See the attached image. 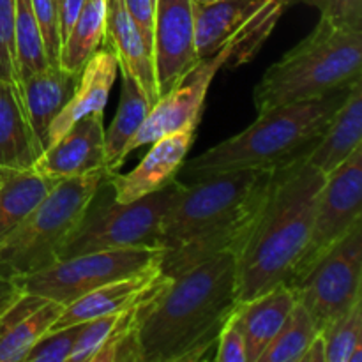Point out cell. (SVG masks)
<instances>
[{"instance_id": "cell-20", "label": "cell", "mask_w": 362, "mask_h": 362, "mask_svg": "<svg viewBox=\"0 0 362 362\" xmlns=\"http://www.w3.org/2000/svg\"><path fill=\"white\" fill-rule=\"evenodd\" d=\"M78 80L80 73H71L60 66H46L20 83L25 112L42 151L48 147L52 122L71 99Z\"/></svg>"}, {"instance_id": "cell-9", "label": "cell", "mask_w": 362, "mask_h": 362, "mask_svg": "<svg viewBox=\"0 0 362 362\" xmlns=\"http://www.w3.org/2000/svg\"><path fill=\"white\" fill-rule=\"evenodd\" d=\"M161 247H129V250L94 251L52 264L42 271L16 279L25 293L71 304L113 279L140 272L161 264Z\"/></svg>"}, {"instance_id": "cell-27", "label": "cell", "mask_w": 362, "mask_h": 362, "mask_svg": "<svg viewBox=\"0 0 362 362\" xmlns=\"http://www.w3.org/2000/svg\"><path fill=\"white\" fill-rule=\"evenodd\" d=\"M14 60L18 87L25 78L45 69L48 64L41 28L35 20L30 0H16L14 11Z\"/></svg>"}, {"instance_id": "cell-8", "label": "cell", "mask_w": 362, "mask_h": 362, "mask_svg": "<svg viewBox=\"0 0 362 362\" xmlns=\"http://www.w3.org/2000/svg\"><path fill=\"white\" fill-rule=\"evenodd\" d=\"M180 189L182 182L175 179L154 193L120 204L105 177L60 250L59 260L94 251L161 247V219Z\"/></svg>"}, {"instance_id": "cell-37", "label": "cell", "mask_w": 362, "mask_h": 362, "mask_svg": "<svg viewBox=\"0 0 362 362\" xmlns=\"http://www.w3.org/2000/svg\"><path fill=\"white\" fill-rule=\"evenodd\" d=\"M124 2H126V7L131 13V16H133V20L136 21L138 28H140L141 34H144L145 41H147L152 48L156 2L154 0H124Z\"/></svg>"}, {"instance_id": "cell-3", "label": "cell", "mask_w": 362, "mask_h": 362, "mask_svg": "<svg viewBox=\"0 0 362 362\" xmlns=\"http://www.w3.org/2000/svg\"><path fill=\"white\" fill-rule=\"evenodd\" d=\"M325 175L306 154L274 170L257 223L237 255V299H253L288 285L300 260Z\"/></svg>"}, {"instance_id": "cell-22", "label": "cell", "mask_w": 362, "mask_h": 362, "mask_svg": "<svg viewBox=\"0 0 362 362\" xmlns=\"http://www.w3.org/2000/svg\"><path fill=\"white\" fill-rule=\"evenodd\" d=\"M41 154L20 87L14 81L0 80V166L32 168Z\"/></svg>"}, {"instance_id": "cell-25", "label": "cell", "mask_w": 362, "mask_h": 362, "mask_svg": "<svg viewBox=\"0 0 362 362\" xmlns=\"http://www.w3.org/2000/svg\"><path fill=\"white\" fill-rule=\"evenodd\" d=\"M120 71V69H119ZM122 73V88H120L119 108L110 124L108 131H105V170L106 175L119 172L122 161V151L127 141L134 136L145 117L151 112L152 105L145 95L144 88L127 71Z\"/></svg>"}, {"instance_id": "cell-2", "label": "cell", "mask_w": 362, "mask_h": 362, "mask_svg": "<svg viewBox=\"0 0 362 362\" xmlns=\"http://www.w3.org/2000/svg\"><path fill=\"white\" fill-rule=\"evenodd\" d=\"M237 299V253L223 251L173 276L136 306L141 362L207 357Z\"/></svg>"}, {"instance_id": "cell-26", "label": "cell", "mask_w": 362, "mask_h": 362, "mask_svg": "<svg viewBox=\"0 0 362 362\" xmlns=\"http://www.w3.org/2000/svg\"><path fill=\"white\" fill-rule=\"evenodd\" d=\"M105 42V0H85L76 21L62 41L59 66L80 73Z\"/></svg>"}, {"instance_id": "cell-6", "label": "cell", "mask_w": 362, "mask_h": 362, "mask_svg": "<svg viewBox=\"0 0 362 362\" xmlns=\"http://www.w3.org/2000/svg\"><path fill=\"white\" fill-rule=\"evenodd\" d=\"M286 7L288 6L285 0H267L218 52L198 59V62L177 81L175 87L161 95L152 106L140 129L124 147L122 161H126L131 152L144 145H151L165 134L187 127L197 129L205 112V99L216 74L223 67H239L253 60L272 34Z\"/></svg>"}, {"instance_id": "cell-30", "label": "cell", "mask_w": 362, "mask_h": 362, "mask_svg": "<svg viewBox=\"0 0 362 362\" xmlns=\"http://www.w3.org/2000/svg\"><path fill=\"white\" fill-rule=\"evenodd\" d=\"M90 362H141V346L136 327V308L124 311L101 349Z\"/></svg>"}, {"instance_id": "cell-10", "label": "cell", "mask_w": 362, "mask_h": 362, "mask_svg": "<svg viewBox=\"0 0 362 362\" xmlns=\"http://www.w3.org/2000/svg\"><path fill=\"white\" fill-rule=\"evenodd\" d=\"M361 278L362 221L290 286L296 290L297 303L306 308L320 331L362 299Z\"/></svg>"}, {"instance_id": "cell-15", "label": "cell", "mask_w": 362, "mask_h": 362, "mask_svg": "<svg viewBox=\"0 0 362 362\" xmlns=\"http://www.w3.org/2000/svg\"><path fill=\"white\" fill-rule=\"evenodd\" d=\"M103 115H87L49 145L32 168L52 182L105 168Z\"/></svg>"}, {"instance_id": "cell-40", "label": "cell", "mask_w": 362, "mask_h": 362, "mask_svg": "<svg viewBox=\"0 0 362 362\" xmlns=\"http://www.w3.org/2000/svg\"><path fill=\"white\" fill-rule=\"evenodd\" d=\"M299 362H325V343L320 332L315 336V339L310 343V346L304 350Z\"/></svg>"}, {"instance_id": "cell-44", "label": "cell", "mask_w": 362, "mask_h": 362, "mask_svg": "<svg viewBox=\"0 0 362 362\" xmlns=\"http://www.w3.org/2000/svg\"><path fill=\"white\" fill-rule=\"evenodd\" d=\"M154 2H156V0H154Z\"/></svg>"}, {"instance_id": "cell-28", "label": "cell", "mask_w": 362, "mask_h": 362, "mask_svg": "<svg viewBox=\"0 0 362 362\" xmlns=\"http://www.w3.org/2000/svg\"><path fill=\"white\" fill-rule=\"evenodd\" d=\"M317 334L318 327L311 315L297 303L258 362H299Z\"/></svg>"}, {"instance_id": "cell-1", "label": "cell", "mask_w": 362, "mask_h": 362, "mask_svg": "<svg viewBox=\"0 0 362 362\" xmlns=\"http://www.w3.org/2000/svg\"><path fill=\"white\" fill-rule=\"evenodd\" d=\"M272 173L240 168L182 182L159 226L161 271L173 278L223 251L239 255L264 207Z\"/></svg>"}, {"instance_id": "cell-41", "label": "cell", "mask_w": 362, "mask_h": 362, "mask_svg": "<svg viewBox=\"0 0 362 362\" xmlns=\"http://www.w3.org/2000/svg\"><path fill=\"white\" fill-rule=\"evenodd\" d=\"M325 2H327V0H285L286 6H292V4H308V6L318 7V9H322Z\"/></svg>"}, {"instance_id": "cell-14", "label": "cell", "mask_w": 362, "mask_h": 362, "mask_svg": "<svg viewBox=\"0 0 362 362\" xmlns=\"http://www.w3.org/2000/svg\"><path fill=\"white\" fill-rule=\"evenodd\" d=\"M166 279L168 276L161 271V264L151 265L126 278L113 279L67 304L49 331L83 324L98 317L122 313L131 308H136L138 304L154 296L165 285Z\"/></svg>"}, {"instance_id": "cell-21", "label": "cell", "mask_w": 362, "mask_h": 362, "mask_svg": "<svg viewBox=\"0 0 362 362\" xmlns=\"http://www.w3.org/2000/svg\"><path fill=\"white\" fill-rule=\"evenodd\" d=\"M362 147V83L357 80L349 95L336 110L317 145L306 154V161L327 175Z\"/></svg>"}, {"instance_id": "cell-11", "label": "cell", "mask_w": 362, "mask_h": 362, "mask_svg": "<svg viewBox=\"0 0 362 362\" xmlns=\"http://www.w3.org/2000/svg\"><path fill=\"white\" fill-rule=\"evenodd\" d=\"M362 221V147L325 175L317 198L310 239L288 285L299 281L318 258Z\"/></svg>"}, {"instance_id": "cell-7", "label": "cell", "mask_w": 362, "mask_h": 362, "mask_svg": "<svg viewBox=\"0 0 362 362\" xmlns=\"http://www.w3.org/2000/svg\"><path fill=\"white\" fill-rule=\"evenodd\" d=\"M105 177L106 170L99 168L53 184L37 207L0 240V274L21 279L59 262L60 250Z\"/></svg>"}, {"instance_id": "cell-5", "label": "cell", "mask_w": 362, "mask_h": 362, "mask_svg": "<svg viewBox=\"0 0 362 362\" xmlns=\"http://www.w3.org/2000/svg\"><path fill=\"white\" fill-rule=\"evenodd\" d=\"M362 30L320 18L299 45L272 64L253 90L257 113L290 103L320 98L361 80Z\"/></svg>"}, {"instance_id": "cell-19", "label": "cell", "mask_w": 362, "mask_h": 362, "mask_svg": "<svg viewBox=\"0 0 362 362\" xmlns=\"http://www.w3.org/2000/svg\"><path fill=\"white\" fill-rule=\"evenodd\" d=\"M297 304L290 285H278L246 303H239L233 315L246 343L247 362H258Z\"/></svg>"}, {"instance_id": "cell-17", "label": "cell", "mask_w": 362, "mask_h": 362, "mask_svg": "<svg viewBox=\"0 0 362 362\" xmlns=\"http://www.w3.org/2000/svg\"><path fill=\"white\" fill-rule=\"evenodd\" d=\"M117 74H119V59L108 46L98 49L85 62L73 95L52 122L48 133V147L83 117L105 115L106 103H108L110 90L115 83Z\"/></svg>"}, {"instance_id": "cell-16", "label": "cell", "mask_w": 362, "mask_h": 362, "mask_svg": "<svg viewBox=\"0 0 362 362\" xmlns=\"http://www.w3.org/2000/svg\"><path fill=\"white\" fill-rule=\"evenodd\" d=\"M105 42L115 52L119 69L127 71L154 106L159 99L152 48L124 0H105Z\"/></svg>"}, {"instance_id": "cell-23", "label": "cell", "mask_w": 362, "mask_h": 362, "mask_svg": "<svg viewBox=\"0 0 362 362\" xmlns=\"http://www.w3.org/2000/svg\"><path fill=\"white\" fill-rule=\"evenodd\" d=\"M267 0H219L194 7V46L198 59L218 52Z\"/></svg>"}, {"instance_id": "cell-31", "label": "cell", "mask_w": 362, "mask_h": 362, "mask_svg": "<svg viewBox=\"0 0 362 362\" xmlns=\"http://www.w3.org/2000/svg\"><path fill=\"white\" fill-rule=\"evenodd\" d=\"M81 325H69V327L49 331L32 346L25 362H69L71 352L74 349Z\"/></svg>"}, {"instance_id": "cell-43", "label": "cell", "mask_w": 362, "mask_h": 362, "mask_svg": "<svg viewBox=\"0 0 362 362\" xmlns=\"http://www.w3.org/2000/svg\"><path fill=\"white\" fill-rule=\"evenodd\" d=\"M59 4H60V0H57V6H59Z\"/></svg>"}, {"instance_id": "cell-36", "label": "cell", "mask_w": 362, "mask_h": 362, "mask_svg": "<svg viewBox=\"0 0 362 362\" xmlns=\"http://www.w3.org/2000/svg\"><path fill=\"white\" fill-rule=\"evenodd\" d=\"M320 18L350 30H362V0H327Z\"/></svg>"}, {"instance_id": "cell-12", "label": "cell", "mask_w": 362, "mask_h": 362, "mask_svg": "<svg viewBox=\"0 0 362 362\" xmlns=\"http://www.w3.org/2000/svg\"><path fill=\"white\" fill-rule=\"evenodd\" d=\"M152 57L161 98L198 62L191 0H156Z\"/></svg>"}, {"instance_id": "cell-32", "label": "cell", "mask_w": 362, "mask_h": 362, "mask_svg": "<svg viewBox=\"0 0 362 362\" xmlns=\"http://www.w3.org/2000/svg\"><path fill=\"white\" fill-rule=\"evenodd\" d=\"M122 313L105 315V317H98L94 320L83 322L80 336H78L73 352H71L69 362H90L92 356L101 349V345L108 338L110 332L113 331V327L117 325Z\"/></svg>"}, {"instance_id": "cell-35", "label": "cell", "mask_w": 362, "mask_h": 362, "mask_svg": "<svg viewBox=\"0 0 362 362\" xmlns=\"http://www.w3.org/2000/svg\"><path fill=\"white\" fill-rule=\"evenodd\" d=\"M218 362H247L246 343L243 332L235 322V315H230L228 320L223 325L221 332L216 341V356Z\"/></svg>"}, {"instance_id": "cell-38", "label": "cell", "mask_w": 362, "mask_h": 362, "mask_svg": "<svg viewBox=\"0 0 362 362\" xmlns=\"http://www.w3.org/2000/svg\"><path fill=\"white\" fill-rule=\"evenodd\" d=\"M85 0H60L59 4V27H60V39H66L67 32L76 21ZM62 48V46H60Z\"/></svg>"}, {"instance_id": "cell-42", "label": "cell", "mask_w": 362, "mask_h": 362, "mask_svg": "<svg viewBox=\"0 0 362 362\" xmlns=\"http://www.w3.org/2000/svg\"><path fill=\"white\" fill-rule=\"evenodd\" d=\"M191 2H193V6H209V4L219 2V0H191Z\"/></svg>"}, {"instance_id": "cell-18", "label": "cell", "mask_w": 362, "mask_h": 362, "mask_svg": "<svg viewBox=\"0 0 362 362\" xmlns=\"http://www.w3.org/2000/svg\"><path fill=\"white\" fill-rule=\"evenodd\" d=\"M64 308L57 300L21 293L0 318V362H25L32 346L59 320Z\"/></svg>"}, {"instance_id": "cell-34", "label": "cell", "mask_w": 362, "mask_h": 362, "mask_svg": "<svg viewBox=\"0 0 362 362\" xmlns=\"http://www.w3.org/2000/svg\"><path fill=\"white\" fill-rule=\"evenodd\" d=\"M14 11L16 0H0V80L14 81L16 60H14Z\"/></svg>"}, {"instance_id": "cell-39", "label": "cell", "mask_w": 362, "mask_h": 362, "mask_svg": "<svg viewBox=\"0 0 362 362\" xmlns=\"http://www.w3.org/2000/svg\"><path fill=\"white\" fill-rule=\"evenodd\" d=\"M21 293H23V290L18 285L16 279L0 274V318L6 315V311L9 310L18 299H20Z\"/></svg>"}, {"instance_id": "cell-4", "label": "cell", "mask_w": 362, "mask_h": 362, "mask_svg": "<svg viewBox=\"0 0 362 362\" xmlns=\"http://www.w3.org/2000/svg\"><path fill=\"white\" fill-rule=\"evenodd\" d=\"M350 87L352 85L320 98L290 103L258 113L251 126L207 148L189 163H184L180 170L189 179L197 180L228 170H276L288 165L317 145L336 110L349 95Z\"/></svg>"}, {"instance_id": "cell-33", "label": "cell", "mask_w": 362, "mask_h": 362, "mask_svg": "<svg viewBox=\"0 0 362 362\" xmlns=\"http://www.w3.org/2000/svg\"><path fill=\"white\" fill-rule=\"evenodd\" d=\"M30 2L35 20H37L39 28H41L48 64L49 66H59L62 39H60L59 6H57V0H30Z\"/></svg>"}, {"instance_id": "cell-29", "label": "cell", "mask_w": 362, "mask_h": 362, "mask_svg": "<svg viewBox=\"0 0 362 362\" xmlns=\"http://www.w3.org/2000/svg\"><path fill=\"white\" fill-rule=\"evenodd\" d=\"M318 332L325 343V362H349L362 346V299Z\"/></svg>"}, {"instance_id": "cell-24", "label": "cell", "mask_w": 362, "mask_h": 362, "mask_svg": "<svg viewBox=\"0 0 362 362\" xmlns=\"http://www.w3.org/2000/svg\"><path fill=\"white\" fill-rule=\"evenodd\" d=\"M53 184L34 168L0 166V240L37 207Z\"/></svg>"}, {"instance_id": "cell-13", "label": "cell", "mask_w": 362, "mask_h": 362, "mask_svg": "<svg viewBox=\"0 0 362 362\" xmlns=\"http://www.w3.org/2000/svg\"><path fill=\"white\" fill-rule=\"evenodd\" d=\"M197 129H187L168 133L151 144V151L145 154L140 165L127 173L113 172L106 175L112 186L115 200L120 204L138 200L161 187L168 186L177 179L182 165L186 163L187 152L194 141Z\"/></svg>"}]
</instances>
